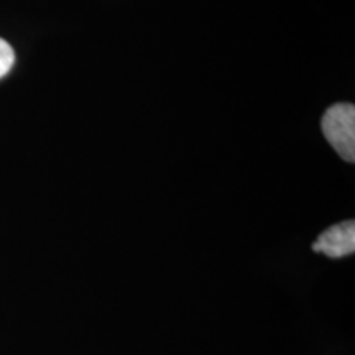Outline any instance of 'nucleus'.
I'll return each mask as SVG.
<instances>
[{
  "instance_id": "2",
  "label": "nucleus",
  "mask_w": 355,
  "mask_h": 355,
  "mask_svg": "<svg viewBox=\"0 0 355 355\" xmlns=\"http://www.w3.org/2000/svg\"><path fill=\"white\" fill-rule=\"evenodd\" d=\"M313 250L329 259H343L355 252V222L344 220L332 225L319 235L313 243Z\"/></svg>"
},
{
  "instance_id": "1",
  "label": "nucleus",
  "mask_w": 355,
  "mask_h": 355,
  "mask_svg": "<svg viewBox=\"0 0 355 355\" xmlns=\"http://www.w3.org/2000/svg\"><path fill=\"white\" fill-rule=\"evenodd\" d=\"M322 133L332 148L345 162H355V107L354 104L340 102L334 104L324 114Z\"/></svg>"
},
{
  "instance_id": "3",
  "label": "nucleus",
  "mask_w": 355,
  "mask_h": 355,
  "mask_svg": "<svg viewBox=\"0 0 355 355\" xmlns=\"http://www.w3.org/2000/svg\"><path fill=\"white\" fill-rule=\"evenodd\" d=\"M13 63H15V51L6 40L0 38V79L7 76Z\"/></svg>"
}]
</instances>
